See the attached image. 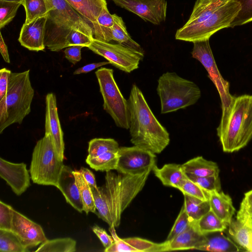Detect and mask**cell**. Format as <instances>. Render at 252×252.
<instances>
[{
    "label": "cell",
    "mask_w": 252,
    "mask_h": 252,
    "mask_svg": "<svg viewBox=\"0 0 252 252\" xmlns=\"http://www.w3.org/2000/svg\"><path fill=\"white\" fill-rule=\"evenodd\" d=\"M119 148V144L114 139L94 138L89 142L87 157H95L110 151L117 152Z\"/></svg>",
    "instance_id": "35"
},
{
    "label": "cell",
    "mask_w": 252,
    "mask_h": 252,
    "mask_svg": "<svg viewBox=\"0 0 252 252\" xmlns=\"http://www.w3.org/2000/svg\"><path fill=\"white\" fill-rule=\"evenodd\" d=\"M45 133L51 136L54 147L62 159H64V142L63 132L61 126L56 95L52 93L48 94L45 97Z\"/></svg>",
    "instance_id": "16"
},
{
    "label": "cell",
    "mask_w": 252,
    "mask_h": 252,
    "mask_svg": "<svg viewBox=\"0 0 252 252\" xmlns=\"http://www.w3.org/2000/svg\"><path fill=\"white\" fill-rule=\"evenodd\" d=\"M152 170L135 175L106 172L102 187H91L98 217L109 226L118 227L123 212L142 189Z\"/></svg>",
    "instance_id": "1"
},
{
    "label": "cell",
    "mask_w": 252,
    "mask_h": 252,
    "mask_svg": "<svg viewBox=\"0 0 252 252\" xmlns=\"http://www.w3.org/2000/svg\"><path fill=\"white\" fill-rule=\"evenodd\" d=\"M14 209L0 201V229L11 230Z\"/></svg>",
    "instance_id": "44"
},
{
    "label": "cell",
    "mask_w": 252,
    "mask_h": 252,
    "mask_svg": "<svg viewBox=\"0 0 252 252\" xmlns=\"http://www.w3.org/2000/svg\"><path fill=\"white\" fill-rule=\"evenodd\" d=\"M208 194L211 210L229 225L235 212L230 196L221 191L208 192Z\"/></svg>",
    "instance_id": "23"
},
{
    "label": "cell",
    "mask_w": 252,
    "mask_h": 252,
    "mask_svg": "<svg viewBox=\"0 0 252 252\" xmlns=\"http://www.w3.org/2000/svg\"><path fill=\"white\" fill-rule=\"evenodd\" d=\"M217 131L224 152L238 151L248 144L252 138V95L234 96L222 111Z\"/></svg>",
    "instance_id": "3"
},
{
    "label": "cell",
    "mask_w": 252,
    "mask_h": 252,
    "mask_svg": "<svg viewBox=\"0 0 252 252\" xmlns=\"http://www.w3.org/2000/svg\"><path fill=\"white\" fill-rule=\"evenodd\" d=\"M0 252H27L29 250L11 230L0 229Z\"/></svg>",
    "instance_id": "36"
},
{
    "label": "cell",
    "mask_w": 252,
    "mask_h": 252,
    "mask_svg": "<svg viewBox=\"0 0 252 252\" xmlns=\"http://www.w3.org/2000/svg\"><path fill=\"white\" fill-rule=\"evenodd\" d=\"M22 5L24 6L26 11L25 23L26 24L47 13L45 0H23Z\"/></svg>",
    "instance_id": "37"
},
{
    "label": "cell",
    "mask_w": 252,
    "mask_h": 252,
    "mask_svg": "<svg viewBox=\"0 0 252 252\" xmlns=\"http://www.w3.org/2000/svg\"><path fill=\"white\" fill-rule=\"evenodd\" d=\"M2 1H10V2H16L21 3L22 4L23 2V0H0Z\"/></svg>",
    "instance_id": "52"
},
{
    "label": "cell",
    "mask_w": 252,
    "mask_h": 252,
    "mask_svg": "<svg viewBox=\"0 0 252 252\" xmlns=\"http://www.w3.org/2000/svg\"><path fill=\"white\" fill-rule=\"evenodd\" d=\"M83 46L74 45L66 47L64 51L65 58L73 64L81 59V50Z\"/></svg>",
    "instance_id": "46"
},
{
    "label": "cell",
    "mask_w": 252,
    "mask_h": 252,
    "mask_svg": "<svg viewBox=\"0 0 252 252\" xmlns=\"http://www.w3.org/2000/svg\"><path fill=\"white\" fill-rule=\"evenodd\" d=\"M118 160V152L110 151L95 157H87L86 162L95 171L116 170Z\"/></svg>",
    "instance_id": "31"
},
{
    "label": "cell",
    "mask_w": 252,
    "mask_h": 252,
    "mask_svg": "<svg viewBox=\"0 0 252 252\" xmlns=\"http://www.w3.org/2000/svg\"><path fill=\"white\" fill-rule=\"evenodd\" d=\"M73 174L79 189L84 211L86 214L89 212L96 214V208L91 186L86 181L79 170H73Z\"/></svg>",
    "instance_id": "33"
},
{
    "label": "cell",
    "mask_w": 252,
    "mask_h": 252,
    "mask_svg": "<svg viewBox=\"0 0 252 252\" xmlns=\"http://www.w3.org/2000/svg\"><path fill=\"white\" fill-rule=\"evenodd\" d=\"M240 9L241 5L239 2L230 0L200 24L186 31L178 30L175 38L192 42L209 39L219 30L230 27Z\"/></svg>",
    "instance_id": "9"
},
{
    "label": "cell",
    "mask_w": 252,
    "mask_h": 252,
    "mask_svg": "<svg viewBox=\"0 0 252 252\" xmlns=\"http://www.w3.org/2000/svg\"><path fill=\"white\" fill-rule=\"evenodd\" d=\"M47 14L38 17L29 23H24L18 41L22 46L31 51H43Z\"/></svg>",
    "instance_id": "18"
},
{
    "label": "cell",
    "mask_w": 252,
    "mask_h": 252,
    "mask_svg": "<svg viewBox=\"0 0 252 252\" xmlns=\"http://www.w3.org/2000/svg\"><path fill=\"white\" fill-rule=\"evenodd\" d=\"M178 189L181 190L183 194H186L202 200H208V192L203 190L187 176L182 182Z\"/></svg>",
    "instance_id": "39"
},
{
    "label": "cell",
    "mask_w": 252,
    "mask_h": 252,
    "mask_svg": "<svg viewBox=\"0 0 252 252\" xmlns=\"http://www.w3.org/2000/svg\"><path fill=\"white\" fill-rule=\"evenodd\" d=\"M11 71L2 68L0 70V100L6 97L9 78Z\"/></svg>",
    "instance_id": "48"
},
{
    "label": "cell",
    "mask_w": 252,
    "mask_h": 252,
    "mask_svg": "<svg viewBox=\"0 0 252 252\" xmlns=\"http://www.w3.org/2000/svg\"><path fill=\"white\" fill-rule=\"evenodd\" d=\"M127 102L131 142L154 154H160L169 143V134L156 118L141 91L135 84Z\"/></svg>",
    "instance_id": "2"
},
{
    "label": "cell",
    "mask_w": 252,
    "mask_h": 252,
    "mask_svg": "<svg viewBox=\"0 0 252 252\" xmlns=\"http://www.w3.org/2000/svg\"><path fill=\"white\" fill-rule=\"evenodd\" d=\"M152 170L163 185L177 189L186 177L181 164H166L160 168L156 164L153 167Z\"/></svg>",
    "instance_id": "26"
},
{
    "label": "cell",
    "mask_w": 252,
    "mask_h": 252,
    "mask_svg": "<svg viewBox=\"0 0 252 252\" xmlns=\"http://www.w3.org/2000/svg\"><path fill=\"white\" fill-rule=\"evenodd\" d=\"M108 64H111L108 61L90 63L77 69L74 71L73 74L87 73L100 66Z\"/></svg>",
    "instance_id": "49"
},
{
    "label": "cell",
    "mask_w": 252,
    "mask_h": 252,
    "mask_svg": "<svg viewBox=\"0 0 252 252\" xmlns=\"http://www.w3.org/2000/svg\"><path fill=\"white\" fill-rule=\"evenodd\" d=\"M79 171L83 175L86 181L91 187L95 189H98L95 176L92 171L84 167H81Z\"/></svg>",
    "instance_id": "50"
},
{
    "label": "cell",
    "mask_w": 252,
    "mask_h": 252,
    "mask_svg": "<svg viewBox=\"0 0 252 252\" xmlns=\"http://www.w3.org/2000/svg\"><path fill=\"white\" fill-rule=\"evenodd\" d=\"M57 188L62 192L68 203L80 213L84 211L79 189L73 170L69 166L64 165L58 179Z\"/></svg>",
    "instance_id": "19"
},
{
    "label": "cell",
    "mask_w": 252,
    "mask_h": 252,
    "mask_svg": "<svg viewBox=\"0 0 252 252\" xmlns=\"http://www.w3.org/2000/svg\"><path fill=\"white\" fill-rule=\"evenodd\" d=\"M76 251V242L69 238L47 239L34 251L35 252H74Z\"/></svg>",
    "instance_id": "32"
},
{
    "label": "cell",
    "mask_w": 252,
    "mask_h": 252,
    "mask_svg": "<svg viewBox=\"0 0 252 252\" xmlns=\"http://www.w3.org/2000/svg\"><path fill=\"white\" fill-rule=\"evenodd\" d=\"M92 229L99 238L105 249L109 247L114 242L112 236L109 235L106 231L97 225H94Z\"/></svg>",
    "instance_id": "47"
},
{
    "label": "cell",
    "mask_w": 252,
    "mask_h": 252,
    "mask_svg": "<svg viewBox=\"0 0 252 252\" xmlns=\"http://www.w3.org/2000/svg\"><path fill=\"white\" fill-rule=\"evenodd\" d=\"M47 18L44 44L51 51L66 48V39L73 30L94 38L91 26L65 0H45Z\"/></svg>",
    "instance_id": "4"
},
{
    "label": "cell",
    "mask_w": 252,
    "mask_h": 252,
    "mask_svg": "<svg viewBox=\"0 0 252 252\" xmlns=\"http://www.w3.org/2000/svg\"><path fill=\"white\" fill-rule=\"evenodd\" d=\"M241 5V9L231 24L230 28L252 21V0H235Z\"/></svg>",
    "instance_id": "42"
},
{
    "label": "cell",
    "mask_w": 252,
    "mask_h": 252,
    "mask_svg": "<svg viewBox=\"0 0 252 252\" xmlns=\"http://www.w3.org/2000/svg\"><path fill=\"white\" fill-rule=\"evenodd\" d=\"M118 6L130 11L145 21L159 25L166 19V0H112Z\"/></svg>",
    "instance_id": "13"
},
{
    "label": "cell",
    "mask_w": 252,
    "mask_h": 252,
    "mask_svg": "<svg viewBox=\"0 0 252 252\" xmlns=\"http://www.w3.org/2000/svg\"><path fill=\"white\" fill-rule=\"evenodd\" d=\"M228 236L236 244L240 251L252 252V228L236 218L228 226Z\"/></svg>",
    "instance_id": "27"
},
{
    "label": "cell",
    "mask_w": 252,
    "mask_h": 252,
    "mask_svg": "<svg viewBox=\"0 0 252 252\" xmlns=\"http://www.w3.org/2000/svg\"><path fill=\"white\" fill-rule=\"evenodd\" d=\"M229 0H196L189 20L178 30L186 31L200 24Z\"/></svg>",
    "instance_id": "20"
},
{
    "label": "cell",
    "mask_w": 252,
    "mask_h": 252,
    "mask_svg": "<svg viewBox=\"0 0 252 252\" xmlns=\"http://www.w3.org/2000/svg\"><path fill=\"white\" fill-rule=\"evenodd\" d=\"M11 231L28 250L40 245L47 239L40 225L14 209Z\"/></svg>",
    "instance_id": "14"
},
{
    "label": "cell",
    "mask_w": 252,
    "mask_h": 252,
    "mask_svg": "<svg viewBox=\"0 0 252 252\" xmlns=\"http://www.w3.org/2000/svg\"><path fill=\"white\" fill-rule=\"evenodd\" d=\"M63 161L54 147L50 134L45 133L37 142L32 154L29 171L33 183L57 187L64 166Z\"/></svg>",
    "instance_id": "7"
},
{
    "label": "cell",
    "mask_w": 252,
    "mask_h": 252,
    "mask_svg": "<svg viewBox=\"0 0 252 252\" xmlns=\"http://www.w3.org/2000/svg\"><path fill=\"white\" fill-rule=\"evenodd\" d=\"M217 231L205 235V240L196 250L219 252H239L240 249L236 244L228 236Z\"/></svg>",
    "instance_id": "24"
},
{
    "label": "cell",
    "mask_w": 252,
    "mask_h": 252,
    "mask_svg": "<svg viewBox=\"0 0 252 252\" xmlns=\"http://www.w3.org/2000/svg\"><path fill=\"white\" fill-rule=\"evenodd\" d=\"M94 38H92L81 32L72 31L66 39V48L74 45H80L88 47L92 43Z\"/></svg>",
    "instance_id": "45"
},
{
    "label": "cell",
    "mask_w": 252,
    "mask_h": 252,
    "mask_svg": "<svg viewBox=\"0 0 252 252\" xmlns=\"http://www.w3.org/2000/svg\"><path fill=\"white\" fill-rule=\"evenodd\" d=\"M88 48L106 59L117 68L129 73L138 68L144 53L120 44H113L94 38Z\"/></svg>",
    "instance_id": "10"
},
{
    "label": "cell",
    "mask_w": 252,
    "mask_h": 252,
    "mask_svg": "<svg viewBox=\"0 0 252 252\" xmlns=\"http://www.w3.org/2000/svg\"><path fill=\"white\" fill-rule=\"evenodd\" d=\"M116 170L125 174H138L156 165L155 154L136 146L120 147Z\"/></svg>",
    "instance_id": "12"
},
{
    "label": "cell",
    "mask_w": 252,
    "mask_h": 252,
    "mask_svg": "<svg viewBox=\"0 0 252 252\" xmlns=\"http://www.w3.org/2000/svg\"><path fill=\"white\" fill-rule=\"evenodd\" d=\"M157 91L160 100L161 114L192 105L201 96V91L196 84L175 72L162 74L158 80Z\"/></svg>",
    "instance_id": "5"
},
{
    "label": "cell",
    "mask_w": 252,
    "mask_h": 252,
    "mask_svg": "<svg viewBox=\"0 0 252 252\" xmlns=\"http://www.w3.org/2000/svg\"><path fill=\"white\" fill-rule=\"evenodd\" d=\"M251 191H252V189L251 190Z\"/></svg>",
    "instance_id": "53"
},
{
    "label": "cell",
    "mask_w": 252,
    "mask_h": 252,
    "mask_svg": "<svg viewBox=\"0 0 252 252\" xmlns=\"http://www.w3.org/2000/svg\"><path fill=\"white\" fill-rule=\"evenodd\" d=\"M29 172L23 162L12 163L0 158V176L17 195H21L31 186Z\"/></svg>",
    "instance_id": "17"
},
{
    "label": "cell",
    "mask_w": 252,
    "mask_h": 252,
    "mask_svg": "<svg viewBox=\"0 0 252 252\" xmlns=\"http://www.w3.org/2000/svg\"><path fill=\"white\" fill-rule=\"evenodd\" d=\"M236 219L242 223L252 228V191L245 193Z\"/></svg>",
    "instance_id": "38"
},
{
    "label": "cell",
    "mask_w": 252,
    "mask_h": 252,
    "mask_svg": "<svg viewBox=\"0 0 252 252\" xmlns=\"http://www.w3.org/2000/svg\"><path fill=\"white\" fill-rule=\"evenodd\" d=\"M91 26L94 32L97 19L107 6L106 0H65Z\"/></svg>",
    "instance_id": "22"
},
{
    "label": "cell",
    "mask_w": 252,
    "mask_h": 252,
    "mask_svg": "<svg viewBox=\"0 0 252 252\" xmlns=\"http://www.w3.org/2000/svg\"><path fill=\"white\" fill-rule=\"evenodd\" d=\"M103 109L113 119L116 125L129 129V113L127 100L122 95L113 76V70L101 67L95 71Z\"/></svg>",
    "instance_id": "8"
},
{
    "label": "cell",
    "mask_w": 252,
    "mask_h": 252,
    "mask_svg": "<svg viewBox=\"0 0 252 252\" xmlns=\"http://www.w3.org/2000/svg\"><path fill=\"white\" fill-rule=\"evenodd\" d=\"M191 225V223L189 220V217L183 205L167 236L166 241H171L179 234L188 229Z\"/></svg>",
    "instance_id": "40"
},
{
    "label": "cell",
    "mask_w": 252,
    "mask_h": 252,
    "mask_svg": "<svg viewBox=\"0 0 252 252\" xmlns=\"http://www.w3.org/2000/svg\"><path fill=\"white\" fill-rule=\"evenodd\" d=\"M22 4L16 2L0 0V28L8 24L16 16Z\"/></svg>",
    "instance_id": "41"
},
{
    "label": "cell",
    "mask_w": 252,
    "mask_h": 252,
    "mask_svg": "<svg viewBox=\"0 0 252 252\" xmlns=\"http://www.w3.org/2000/svg\"><path fill=\"white\" fill-rule=\"evenodd\" d=\"M192 57L198 60L207 70L209 78L217 88L220 96L222 111L231 104L234 96L229 92V83L221 76L216 63L210 45L209 39L193 42Z\"/></svg>",
    "instance_id": "11"
},
{
    "label": "cell",
    "mask_w": 252,
    "mask_h": 252,
    "mask_svg": "<svg viewBox=\"0 0 252 252\" xmlns=\"http://www.w3.org/2000/svg\"><path fill=\"white\" fill-rule=\"evenodd\" d=\"M114 19L107 8L105 7L97 19L95 28L93 32L94 38L103 41L112 40V29Z\"/></svg>",
    "instance_id": "30"
},
{
    "label": "cell",
    "mask_w": 252,
    "mask_h": 252,
    "mask_svg": "<svg viewBox=\"0 0 252 252\" xmlns=\"http://www.w3.org/2000/svg\"><path fill=\"white\" fill-rule=\"evenodd\" d=\"M206 239L205 235L199 230L197 222L190 227L168 243L169 251L195 249Z\"/></svg>",
    "instance_id": "21"
},
{
    "label": "cell",
    "mask_w": 252,
    "mask_h": 252,
    "mask_svg": "<svg viewBox=\"0 0 252 252\" xmlns=\"http://www.w3.org/2000/svg\"><path fill=\"white\" fill-rule=\"evenodd\" d=\"M112 16L114 19V24L112 29V40L117 42L119 44L144 53L140 45L133 40L129 35L122 18L116 14H112Z\"/></svg>",
    "instance_id": "28"
},
{
    "label": "cell",
    "mask_w": 252,
    "mask_h": 252,
    "mask_svg": "<svg viewBox=\"0 0 252 252\" xmlns=\"http://www.w3.org/2000/svg\"><path fill=\"white\" fill-rule=\"evenodd\" d=\"M109 230L114 242L109 247L105 249V252L169 251L168 243L166 241L162 243H156L138 237L122 239L116 234L114 226H109Z\"/></svg>",
    "instance_id": "15"
},
{
    "label": "cell",
    "mask_w": 252,
    "mask_h": 252,
    "mask_svg": "<svg viewBox=\"0 0 252 252\" xmlns=\"http://www.w3.org/2000/svg\"><path fill=\"white\" fill-rule=\"evenodd\" d=\"M34 94L30 69L22 72H11L6 95V118L0 125V133L13 124H22L31 112Z\"/></svg>",
    "instance_id": "6"
},
{
    "label": "cell",
    "mask_w": 252,
    "mask_h": 252,
    "mask_svg": "<svg viewBox=\"0 0 252 252\" xmlns=\"http://www.w3.org/2000/svg\"><path fill=\"white\" fill-rule=\"evenodd\" d=\"M184 206L189 220L191 223L198 221L211 209L208 200H202L195 197L183 194Z\"/></svg>",
    "instance_id": "29"
},
{
    "label": "cell",
    "mask_w": 252,
    "mask_h": 252,
    "mask_svg": "<svg viewBox=\"0 0 252 252\" xmlns=\"http://www.w3.org/2000/svg\"><path fill=\"white\" fill-rule=\"evenodd\" d=\"M186 176L196 177L218 176L220 169L217 163L199 156L182 164Z\"/></svg>",
    "instance_id": "25"
},
{
    "label": "cell",
    "mask_w": 252,
    "mask_h": 252,
    "mask_svg": "<svg viewBox=\"0 0 252 252\" xmlns=\"http://www.w3.org/2000/svg\"><path fill=\"white\" fill-rule=\"evenodd\" d=\"M200 232L204 235L217 231H223L228 224L221 220L211 209L197 222Z\"/></svg>",
    "instance_id": "34"
},
{
    "label": "cell",
    "mask_w": 252,
    "mask_h": 252,
    "mask_svg": "<svg viewBox=\"0 0 252 252\" xmlns=\"http://www.w3.org/2000/svg\"><path fill=\"white\" fill-rule=\"evenodd\" d=\"M186 176L207 192L221 191L220 180L219 176L207 177Z\"/></svg>",
    "instance_id": "43"
},
{
    "label": "cell",
    "mask_w": 252,
    "mask_h": 252,
    "mask_svg": "<svg viewBox=\"0 0 252 252\" xmlns=\"http://www.w3.org/2000/svg\"><path fill=\"white\" fill-rule=\"evenodd\" d=\"M0 51L2 57L4 61L7 63H10V59L8 49L6 45L5 44L4 40L2 38L1 33L0 35Z\"/></svg>",
    "instance_id": "51"
}]
</instances>
